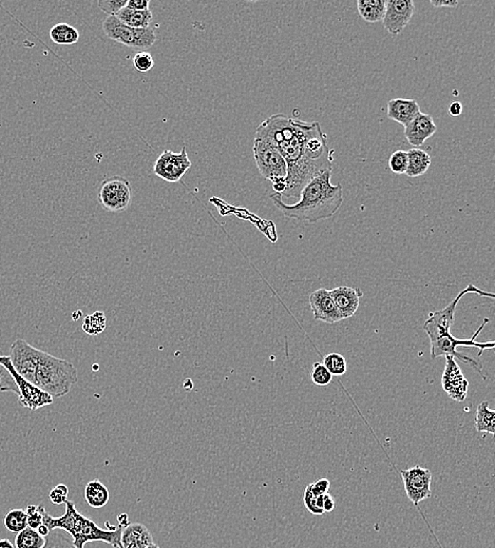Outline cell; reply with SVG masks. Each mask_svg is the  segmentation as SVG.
Instances as JSON below:
<instances>
[{
	"label": "cell",
	"mask_w": 495,
	"mask_h": 548,
	"mask_svg": "<svg viewBox=\"0 0 495 548\" xmlns=\"http://www.w3.org/2000/svg\"><path fill=\"white\" fill-rule=\"evenodd\" d=\"M80 317H82V311H75V312L73 313L72 317L75 321H77Z\"/></svg>",
	"instance_id": "f6af8a7d"
},
{
	"label": "cell",
	"mask_w": 495,
	"mask_h": 548,
	"mask_svg": "<svg viewBox=\"0 0 495 548\" xmlns=\"http://www.w3.org/2000/svg\"><path fill=\"white\" fill-rule=\"evenodd\" d=\"M131 185L127 178L115 175L102 182L99 201L102 208L109 212H123L131 205Z\"/></svg>",
	"instance_id": "9c48e42d"
},
{
	"label": "cell",
	"mask_w": 495,
	"mask_h": 548,
	"mask_svg": "<svg viewBox=\"0 0 495 548\" xmlns=\"http://www.w3.org/2000/svg\"><path fill=\"white\" fill-rule=\"evenodd\" d=\"M69 488L67 485L58 484L51 489L49 493V499L55 505L65 504L68 501Z\"/></svg>",
	"instance_id": "d590c367"
},
{
	"label": "cell",
	"mask_w": 495,
	"mask_h": 548,
	"mask_svg": "<svg viewBox=\"0 0 495 548\" xmlns=\"http://www.w3.org/2000/svg\"><path fill=\"white\" fill-rule=\"evenodd\" d=\"M475 428L479 432L494 434L495 411L490 410L488 402H482L475 415Z\"/></svg>",
	"instance_id": "d4e9b609"
},
{
	"label": "cell",
	"mask_w": 495,
	"mask_h": 548,
	"mask_svg": "<svg viewBox=\"0 0 495 548\" xmlns=\"http://www.w3.org/2000/svg\"><path fill=\"white\" fill-rule=\"evenodd\" d=\"M84 495L87 503L92 508H104L110 499L109 491L99 479L87 483Z\"/></svg>",
	"instance_id": "44dd1931"
},
{
	"label": "cell",
	"mask_w": 495,
	"mask_h": 548,
	"mask_svg": "<svg viewBox=\"0 0 495 548\" xmlns=\"http://www.w3.org/2000/svg\"><path fill=\"white\" fill-rule=\"evenodd\" d=\"M489 323V319H484L483 324L481 327L475 331V334L471 336L468 340H462V339L455 338L452 334H448L446 336H442L438 339L437 341L431 342V358H436L440 356H452V358H458L462 361L464 364L469 365L472 367L477 373H479L482 376L484 380H487V378L483 375L482 371H483V365L481 362L475 360V358H471V356H464V354H460L457 350L458 346H462V347H477L479 348V356H481L483 354L484 350L494 349L495 347L494 342L487 343H479L477 342V336H479L482 330L485 328V326Z\"/></svg>",
	"instance_id": "5b68a950"
},
{
	"label": "cell",
	"mask_w": 495,
	"mask_h": 548,
	"mask_svg": "<svg viewBox=\"0 0 495 548\" xmlns=\"http://www.w3.org/2000/svg\"><path fill=\"white\" fill-rule=\"evenodd\" d=\"M406 493L410 501L418 506L423 500L431 497L432 473L430 469L416 465L401 471Z\"/></svg>",
	"instance_id": "8fae6325"
},
{
	"label": "cell",
	"mask_w": 495,
	"mask_h": 548,
	"mask_svg": "<svg viewBox=\"0 0 495 548\" xmlns=\"http://www.w3.org/2000/svg\"><path fill=\"white\" fill-rule=\"evenodd\" d=\"M128 0H99L97 2L99 9L109 16H115L121 9L127 6Z\"/></svg>",
	"instance_id": "e575fe53"
},
{
	"label": "cell",
	"mask_w": 495,
	"mask_h": 548,
	"mask_svg": "<svg viewBox=\"0 0 495 548\" xmlns=\"http://www.w3.org/2000/svg\"><path fill=\"white\" fill-rule=\"evenodd\" d=\"M469 293L477 295L479 297L494 299V293L486 292V291L477 288V287L472 284L468 285L464 290L458 293L457 297L447 307L442 309V310L430 313L429 317L423 324V330H425L427 336H429L431 342L437 341L442 336L450 334L451 327H452L453 323L455 321V311H457L458 303H459L460 300L464 295H469Z\"/></svg>",
	"instance_id": "8992f818"
},
{
	"label": "cell",
	"mask_w": 495,
	"mask_h": 548,
	"mask_svg": "<svg viewBox=\"0 0 495 548\" xmlns=\"http://www.w3.org/2000/svg\"><path fill=\"white\" fill-rule=\"evenodd\" d=\"M330 293L336 307L340 311L344 319L355 314L360 305V299L364 295L360 289L349 286L337 287L330 290Z\"/></svg>",
	"instance_id": "e0dca14e"
},
{
	"label": "cell",
	"mask_w": 495,
	"mask_h": 548,
	"mask_svg": "<svg viewBox=\"0 0 495 548\" xmlns=\"http://www.w3.org/2000/svg\"><path fill=\"white\" fill-rule=\"evenodd\" d=\"M0 548H15L14 545L8 540V539H2L0 540Z\"/></svg>",
	"instance_id": "ee69618b"
},
{
	"label": "cell",
	"mask_w": 495,
	"mask_h": 548,
	"mask_svg": "<svg viewBox=\"0 0 495 548\" xmlns=\"http://www.w3.org/2000/svg\"><path fill=\"white\" fill-rule=\"evenodd\" d=\"M408 152V169L406 175L409 177H419L423 175L431 166V156L428 152L414 148Z\"/></svg>",
	"instance_id": "7402d4cb"
},
{
	"label": "cell",
	"mask_w": 495,
	"mask_h": 548,
	"mask_svg": "<svg viewBox=\"0 0 495 548\" xmlns=\"http://www.w3.org/2000/svg\"><path fill=\"white\" fill-rule=\"evenodd\" d=\"M449 113L452 116H459L462 113V104L459 102H452L449 106Z\"/></svg>",
	"instance_id": "60d3db41"
},
{
	"label": "cell",
	"mask_w": 495,
	"mask_h": 548,
	"mask_svg": "<svg viewBox=\"0 0 495 548\" xmlns=\"http://www.w3.org/2000/svg\"><path fill=\"white\" fill-rule=\"evenodd\" d=\"M154 543L151 530L144 524H128L121 535V548H146Z\"/></svg>",
	"instance_id": "d6986e66"
},
{
	"label": "cell",
	"mask_w": 495,
	"mask_h": 548,
	"mask_svg": "<svg viewBox=\"0 0 495 548\" xmlns=\"http://www.w3.org/2000/svg\"><path fill=\"white\" fill-rule=\"evenodd\" d=\"M146 548H160V547H158V545L154 544V543H153V545H151V547H146Z\"/></svg>",
	"instance_id": "bcb514c9"
},
{
	"label": "cell",
	"mask_w": 495,
	"mask_h": 548,
	"mask_svg": "<svg viewBox=\"0 0 495 548\" xmlns=\"http://www.w3.org/2000/svg\"><path fill=\"white\" fill-rule=\"evenodd\" d=\"M388 167L395 174H406L408 169V152L398 150L391 155Z\"/></svg>",
	"instance_id": "4dcf8cb0"
},
{
	"label": "cell",
	"mask_w": 495,
	"mask_h": 548,
	"mask_svg": "<svg viewBox=\"0 0 495 548\" xmlns=\"http://www.w3.org/2000/svg\"><path fill=\"white\" fill-rule=\"evenodd\" d=\"M335 508V499L330 493L323 495V510H325V513H332Z\"/></svg>",
	"instance_id": "ab89813d"
},
{
	"label": "cell",
	"mask_w": 495,
	"mask_h": 548,
	"mask_svg": "<svg viewBox=\"0 0 495 548\" xmlns=\"http://www.w3.org/2000/svg\"><path fill=\"white\" fill-rule=\"evenodd\" d=\"M312 380L317 386H327L333 380V376L325 368L322 363H315L312 371Z\"/></svg>",
	"instance_id": "1f68e13d"
},
{
	"label": "cell",
	"mask_w": 495,
	"mask_h": 548,
	"mask_svg": "<svg viewBox=\"0 0 495 548\" xmlns=\"http://www.w3.org/2000/svg\"><path fill=\"white\" fill-rule=\"evenodd\" d=\"M446 358V367L442 373V385L445 393L453 401L464 402L468 395L469 382L452 356Z\"/></svg>",
	"instance_id": "5bb4252c"
},
{
	"label": "cell",
	"mask_w": 495,
	"mask_h": 548,
	"mask_svg": "<svg viewBox=\"0 0 495 548\" xmlns=\"http://www.w3.org/2000/svg\"><path fill=\"white\" fill-rule=\"evenodd\" d=\"M103 30L108 38L134 49H149L156 41L153 28L134 29L124 25L115 16H108L104 21Z\"/></svg>",
	"instance_id": "52a82bcc"
},
{
	"label": "cell",
	"mask_w": 495,
	"mask_h": 548,
	"mask_svg": "<svg viewBox=\"0 0 495 548\" xmlns=\"http://www.w3.org/2000/svg\"><path fill=\"white\" fill-rule=\"evenodd\" d=\"M151 1L149 0H128L127 8L131 10L146 11L149 10Z\"/></svg>",
	"instance_id": "f35d334b"
},
{
	"label": "cell",
	"mask_w": 495,
	"mask_h": 548,
	"mask_svg": "<svg viewBox=\"0 0 495 548\" xmlns=\"http://www.w3.org/2000/svg\"><path fill=\"white\" fill-rule=\"evenodd\" d=\"M254 158L260 174L273 184L285 182L288 166L280 152L268 141L261 138L254 141Z\"/></svg>",
	"instance_id": "ba28073f"
},
{
	"label": "cell",
	"mask_w": 495,
	"mask_h": 548,
	"mask_svg": "<svg viewBox=\"0 0 495 548\" xmlns=\"http://www.w3.org/2000/svg\"><path fill=\"white\" fill-rule=\"evenodd\" d=\"M43 548H75L72 541L58 530H52L49 536L45 537V544Z\"/></svg>",
	"instance_id": "f546056e"
},
{
	"label": "cell",
	"mask_w": 495,
	"mask_h": 548,
	"mask_svg": "<svg viewBox=\"0 0 495 548\" xmlns=\"http://www.w3.org/2000/svg\"><path fill=\"white\" fill-rule=\"evenodd\" d=\"M331 177L332 171L329 170L312 178L301 191L300 201L293 205L284 203L278 193L269 197L288 219L308 223L332 219L342 206L343 188L340 184H332Z\"/></svg>",
	"instance_id": "6da1fadb"
},
{
	"label": "cell",
	"mask_w": 495,
	"mask_h": 548,
	"mask_svg": "<svg viewBox=\"0 0 495 548\" xmlns=\"http://www.w3.org/2000/svg\"><path fill=\"white\" fill-rule=\"evenodd\" d=\"M415 12L413 0H386L382 23L392 35L401 34L406 29Z\"/></svg>",
	"instance_id": "4fadbf2b"
},
{
	"label": "cell",
	"mask_w": 495,
	"mask_h": 548,
	"mask_svg": "<svg viewBox=\"0 0 495 548\" xmlns=\"http://www.w3.org/2000/svg\"><path fill=\"white\" fill-rule=\"evenodd\" d=\"M420 113V106L415 99H394L388 103V119L405 128Z\"/></svg>",
	"instance_id": "ac0fdd59"
},
{
	"label": "cell",
	"mask_w": 495,
	"mask_h": 548,
	"mask_svg": "<svg viewBox=\"0 0 495 548\" xmlns=\"http://www.w3.org/2000/svg\"><path fill=\"white\" fill-rule=\"evenodd\" d=\"M45 506L40 505H28L26 508V514L28 515V527L32 530H38L41 524H43V510Z\"/></svg>",
	"instance_id": "d6a6232c"
},
{
	"label": "cell",
	"mask_w": 495,
	"mask_h": 548,
	"mask_svg": "<svg viewBox=\"0 0 495 548\" xmlns=\"http://www.w3.org/2000/svg\"><path fill=\"white\" fill-rule=\"evenodd\" d=\"M0 391L18 395L19 404L32 411L51 405L54 401L51 395L21 377L9 356H0Z\"/></svg>",
	"instance_id": "277c9868"
},
{
	"label": "cell",
	"mask_w": 495,
	"mask_h": 548,
	"mask_svg": "<svg viewBox=\"0 0 495 548\" xmlns=\"http://www.w3.org/2000/svg\"><path fill=\"white\" fill-rule=\"evenodd\" d=\"M316 499L317 497H315L310 491V485H308L305 487V495H303V502H305L306 510L312 515H321L325 514V512L317 506Z\"/></svg>",
	"instance_id": "8d00e7d4"
},
{
	"label": "cell",
	"mask_w": 495,
	"mask_h": 548,
	"mask_svg": "<svg viewBox=\"0 0 495 548\" xmlns=\"http://www.w3.org/2000/svg\"><path fill=\"white\" fill-rule=\"evenodd\" d=\"M115 17L124 25L128 26L130 28H134V29H147V28H151L153 19V12H151V9L146 11H136L131 10V9L127 8V6L121 9L115 15Z\"/></svg>",
	"instance_id": "ffe728a7"
},
{
	"label": "cell",
	"mask_w": 495,
	"mask_h": 548,
	"mask_svg": "<svg viewBox=\"0 0 495 548\" xmlns=\"http://www.w3.org/2000/svg\"><path fill=\"white\" fill-rule=\"evenodd\" d=\"M106 328L105 313L97 311L93 314L85 317L82 330L89 336H99Z\"/></svg>",
	"instance_id": "83f0119b"
},
{
	"label": "cell",
	"mask_w": 495,
	"mask_h": 548,
	"mask_svg": "<svg viewBox=\"0 0 495 548\" xmlns=\"http://www.w3.org/2000/svg\"><path fill=\"white\" fill-rule=\"evenodd\" d=\"M77 380V369L72 363L41 350L33 378L36 386L54 399L68 395Z\"/></svg>",
	"instance_id": "3957f363"
},
{
	"label": "cell",
	"mask_w": 495,
	"mask_h": 548,
	"mask_svg": "<svg viewBox=\"0 0 495 548\" xmlns=\"http://www.w3.org/2000/svg\"><path fill=\"white\" fill-rule=\"evenodd\" d=\"M310 487L312 495L315 497H319V495H325L329 493L331 482H330L329 479H319L310 484Z\"/></svg>",
	"instance_id": "74e56055"
},
{
	"label": "cell",
	"mask_w": 495,
	"mask_h": 548,
	"mask_svg": "<svg viewBox=\"0 0 495 548\" xmlns=\"http://www.w3.org/2000/svg\"><path fill=\"white\" fill-rule=\"evenodd\" d=\"M45 544V538L38 534V530L27 527L17 534L15 538L16 548H43Z\"/></svg>",
	"instance_id": "484cf974"
},
{
	"label": "cell",
	"mask_w": 495,
	"mask_h": 548,
	"mask_svg": "<svg viewBox=\"0 0 495 548\" xmlns=\"http://www.w3.org/2000/svg\"><path fill=\"white\" fill-rule=\"evenodd\" d=\"M4 527L11 532H23L28 527V515L23 510H12L6 515Z\"/></svg>",
	"instance_id": "4316f807"
},
{
	"label": "cell",
	"mask_w": 495,
	"mask_h": 548,
	"mask_svg": "<svg viewBox=\"0 0 495 548\" xmlns=\"http://www.w3.org/2000/svg\"><path fill=\"white\" fill-rule=\"evenodd\" d=\"M357 10L366 23H381L386 11V0H358Z\"/></svg>",
	"instance_id": "603a6c76"
},
{
	"label": "cell",
	"mask_w": 495,
	"mask_h": 548,
	"mask_svg": "<svg viewBox=\"0 0 495 548\" xmlns=\"http://www.w3.org/2000/svg\"><path fill=\"white\" fill-rule=\"evenodd\" d=\"M41 350L33 347L31 344L18 339L11 346L10 356L13 367L17 373L33 384V378L38 367Z\"/></svg>",
	"instance_id": "7c38bea8"
},
{
	"label": "cell",
	"mask_w": 495,
	"mask_h": 548,
	"mask_svg": "<svg viewBox=\"0 0 495 548\" xmlns=\"http://www.w3.org/2000/svg\"><path fill=\"white\" fill-rule=\"evenodd\" d=\"M134 66L136 70L142 73H146V72L151 71L154 66V60L153 55L149 52L142 51L138 52L134 55Z\"/></svg>",
	"instance_id": "836d02e7"
},
{
	"label": "cell",
	"mask_w": 495,
	"mask_h": 548,
	"mask_svg": "<svg viewBox=\"0 0 495 548\" xmlns=\"http://www.w3.org/2000/svg\"><path fill=\"white\" fill-rule=\"evenodd\" d=\"M308 302H310V309H312L315 319L317 321L335 324L344 319L340 311L336 307L330 290H327V289H318V290L310 293Z\"/></svg>",
	"instance_id": "9a60e30c"
},
{
	"label": "cell",
	"mask_w": 495,
	"mask_h": 548,
	"mask_svg": "<svg viewBox=\"0 0 495 548\" xmlns=\"http://www.w3.org/2000/svg\"><path fill=\"white\" fill-rule=\"evenodd\" d=\"M38 532L39 535H40L41 537H43V538H45V537L49 536L50 530L47 527V526L45 525V524H41L40 526L38 528Z\"/></svg>",
	"instance_id": "7bdbcfd3"
},
{
	"label": "cell",
	"mask_w": 495,
	"mask_h": 548,
	"mask_svg": "<svg viewBox=\"0 0 495 548\" xmlns=\"http://www.w3.org/2000/svg\"><path fill=\"white\" fill-rule=\"evenodd\" d=\"M50 38L56 45H75L80 39V33L75 27L68 23H58L50 30Z\"/></svg>",
	"instance_id": "cb8c5ba5"
},
{
	"label": "cell",
	"mask_w": 495,
	"mask_h": 548,
	"mask_svg": "<svg viewBox=\"0 0 495 548\" xmlns=\"http://www.w3.org/2000/svg\"><path fill=\"white\" fill-rule=\"evenodd\" d=\"M432 6L436 8H455L458 6V1H430Z\"/></svg>",
	"instance_id": "b9f144b4"
},
{
	"label": "cell",
	"mask_w": 495,
	"mask_h": 548,
	"mask_svg": "<svg viewBox=\"0 0 495 548\" xmlns=\"http://www.w3.org/2000/svg\"><path fill=\"white\" fill-rule=\"evenodd\" d=\"M92 368L94 369V371H95V369H97H97H99V366H97V365H93Z\"/></svg>",
	"instance_id": "7dc6e473"
},
{
	"label": "cell",
	"mask_w": 495,
	"mask_h": 548,
	"mask_svg": "<svg viewBox=\"0 0 495 548\" xmlns=\"http://www.w3.org/2000/svg\"><path fill=\"white\" fill-rule=\"evenodd\" d=\"M322 364L325 365V368L332 373V376L335 377H342L347 373V360L342 354H337V352H333V354H327L323 358Z\"/></svg>",
	"instance_id": "f1b7e54d"
},
{
	"label": "cell",
	"mask_w": 495,
	"mask_h": 548,
	"mask_svg": "<svg viewBox=\"0 0 495 548\" xmlns=\"http://www.w3.org/2000/svg\"><path fill=\"white\" fill-rule=\"evenodd\" d=\"M437 131L433 117L431 115L420 113L407 127L405 128V136L409 143L414 147H420L427 139L434 136Z\"/></svg>",
	"instance_id": "2e32d148"
},
{
	"label": "cell",
	"mask_w": 495,
	"mask_h": 548,
	"mask_svg": "<svg viewBox=\"0 0 495 548\" xmlns=\"http://www.w3.org/2000/svg\"><path fill=\"white\" fill-rule=\"evenodd\" d=\"M190 167L191 160L188 158L186 147H183L181 152L166 150L156 160L153 173L165 182H178L190 170Z\"/></svg>",
	"instance_id": "30bf717a"
},
{
	"label": "cell",
	"mask_w": 495,
	"mask_h": 548,
	"mask_svg": "<svg viewBox=\"0 0 495 548\" xmlns=\"http://www.w3.org/2000/svg\"><path fill=\"white\" fill-rule=\"evenodd\" d=\"M66 510L62 517H54L48 514L45 508L43 510V524L52 530H64L67 534L72 537L73 547L75 548H85V545L89 542L108 543L114 547L121 548V530L128 524H121L114 530H104L99 527L94 521L84 517L77 510V506L73 501H67L65 503Z\"/></svg>",
	"instance_id": "7a4b0ae2"
}]
</instances>
